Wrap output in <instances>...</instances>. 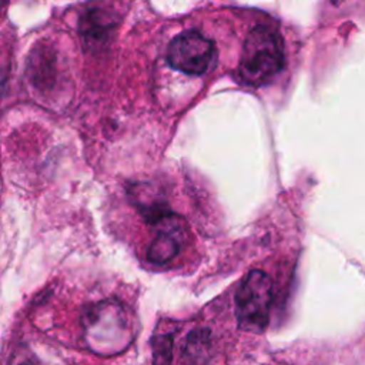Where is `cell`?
Instances as JSON below:
<instances>
[{"label":"cell","instance_id":"3","mask_svg":"<svg viewBox=\"0 0 365 365\" xmlns=\"http://www.w3.org/2000/svg\"><path fill=\"white\" fill-rule=\"evenodd\" d=\"M84 324L90 346L100 354L120 352L133 338L127 317L117 304L93 307Z\"/></svg>","mask_w":365,"mask_h":365},{"label":"cell","instance_id":"8","mask_svg":"<svg viewBox=\"0 0 365 365\" xmlns=\"http://www.w3.org/2000/svg\"><path fill=\"white\" fill-rule=\"evenodd\" d=\"M20 365H33L31 362H23V364H20Z\"/></svg>","mask_w":365,"mask_h":365},{"label":"cell","instance_id":"7","mask_svg":"<svg viewBox=\"0 0 365 365\" xmlns=\"http://www.w3.org/2000/svg\"><path fill=\"white\" fill-rule=\"evenodd\" d=\"M153 365H171L173 359V335H155L153 341Z\"/></svg>","mask_w":365,"mask_h":365},{"label":"cell","instance_id":"5","mask_svg":"<svg viewBox=\"0 0 365 365\" xmlns=\"http://www.w3.org/2000/svg\"><path fill=\"white\" fill-rule=\"evenodd\" d=\"M158 234L148 248V259L154 264H165L171 261L187 240V227L184 221L175 215H167L160 222Z\"/></svg>","mask_w":365,"mask_h":365},{"label":"cell","instance_id":"6","mask_svg":"<svg viewBox=\"0 0 365 365\" xmlns=\"http://www.w3.org/2000/svg\"><path fill=\"white\" fill-rule=\"evenodd\" d=\"M210 335L205 331L198 329L188 335L184 345V355L191 362L200 364L201 361H205V358L210 355Z\"/></svg>","mask_w":365,"mask_h":365},{"label":"cell","instance_id":"1","mask_svg":"<svg viewBox=\"0 0 365 365\" xmlns=\"http://www.w3.org/2000/svg\"><path fill=\"white\" fill-rule=\"evenodd\" d=\"M284 66V43L271 27L255 26L247 36L238 74L245 84L261 86L274 78Z\"/></svg>","mask_w":365,"mask_h":365},{"label":"cell","instance_id":"2","mask_svg":"<svg viewBox=\"0 0 365 365\" xmlns=\"http://www.w3.org/2000/svg\"><path fill=\"white\" fill-rule=\"evenodd\" d=\"M271 302V278L264 271H251L235 295V314L240 328L248 332H262L269 321Z\"/></svg>","mask_w":365,"mask_h":365},{"label":"cell","instance_id":"4","mask_svg":"<svg viewBox=\"0 0 365 365\" xmlns=\"http://www.w3.org/2000/svg\"><path fill=\"white\" fill-rule=\"evenodd\" d=\"M217 50L214 43L195 30L178 34L167 50V60L185 74L200 76L207 73L215 63Z\"/></svg>","mask_w":365,"mask_h":365}]
</instances>
